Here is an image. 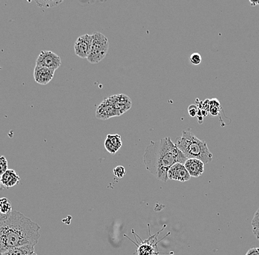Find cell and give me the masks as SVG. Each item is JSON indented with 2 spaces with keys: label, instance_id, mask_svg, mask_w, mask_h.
Segmentation results:
<instances>
[{
  "label": "cell",
  "instance_id": "cell-7",
  "mask_svg": "<svg viewBox=\"0 0 259 255\" xmlns=\"http://www.w3.org/2000/svg\"><path fill=\"white\" fill-rule=\"evenodd\" d=\"M169 180H176L181 183H185L191 179L185 166L183 163H175L169 169L167 173Z\"/></svg>",
  "mask_w": 259,
  "mask_h": 255
},
{
  "label": "cell",
  "instance_id": "cell-25",
  "mask_svg": "<svg viewBox=\"0 0 259 255\" xmlns=\"http://www.w3.org/2000/svg\"><path fill=\"white\" fill-rule=\"evenodd\" d=\"M250 3L251 4L252 6L255 7L256 5H259V1H250Z\"/></svg>",
  "mask_w": 259,
  "mask_h": 255
},
{
  "label": "cell",
  "instance_id": "cell-19",
  "mask_svg": "<svg viewBox=\"0 0 259 255\" xmlns=\"http://www.w3.org/2000/svg\"><path fill=\"white\" fill-rule=\"evenodd\" d=\"M189 61L193 65H199L202 62V57L198 52L192 53L190 55Z\"/></svg>",
  "mask_w": 259,
  "mask_h": 255
},
{
  "label": "cell",
  "instance_id": "cell-14",
  "mask_svg": "<svg viewBox=\"0 0 259 255\" xmlns=\"http://www.w3.org/2000/svg\"><path fill=\"white\" fill-rule=\"evenodd\" d=\"M0 255H38L35 252L34 246H24L13 248L5 251Z\"/></svg>",
  "mask_w": 259,
  "mask_h": 255
},
{
  "label": "cell",
  "instance_id": "cell-10",
  "mask_svg": "<svg viewBox=\"0 0 259 255\" xmlns=\"http://www.w3.org/2000/svg\"><path fill=\"white\" fill-rule=\"evenodd\" d=\"M55 72H56V70L36 66L34 68V79L38 84L47 85L53 80Z\"/></svg>",
  "mask_w": 259,
  "mask_h": 255
},
{
  "label": "cell",
  "instance_id": "cell-15",
  "mask_svg": "<svg viewBox=\"0 0 259 255\" xmlns=\"http://www.w3.org/2000/svg\"><path fill=\"white\" fill-rule=\"evenodd\" d=\"M11 202L7 198L0 199V221L7 220L13 213Z\"/></svg>",
  "mask_w": 259,
  "mask_h": 255
},
{
  "label": "cell",
  "instance_id": "cell-3",
  "mask_svg": "<svg viewBox=\"0 0 259 255\" xmlns=\"http://www.w3.org/2000/svg\"><path fill=\"white\" fill-rule=\"evenodd\" d=\"M175 144L188 159H198L204 162V164L212 162L213 154L210 152L207 143L200 140L190 130L183 131L182 136L176 138Z\"/></svg>",
  "mask_w": 259,
  "mask_h": 255
},
{
  "label": "cell",
  "instance_id": "cell-6",
  "mask_svg": "<svg viewBox=\"0 0 259 255\" xmlns=\"http://www.w3.org/2000/svg\"><path fill=\"white\" fill-rule=\"evenodd\" d=\"M92 35H81L77 38L74 43V52L80 58L87 59L92 49Z\"/></svg>",
  "mask_w": 259,
  "mask_h": 255
},
{
  "label": "cell",
  "instance_id": "cell-16",
  "mask_svg": "<svg viewBox=\"0 0 259 255\" xmlns=\"http://www.w3.org/2000/svg\"><path fill=\"white\" fill-rule=\"evenodd\" d=\"M209 107V113H211V115H218L220 110H221V106H220V103L218 100L217 99L210 100Z\"/></svg>",
  "mask_w": 259,
  "mask_h": 255
},
{
  "label": "cell",
  "instance_id": "cell-9",
  "mask_svg": "<svg viewBox=\"0 0 259 255\" xmlns=\"http://www.w3.org/2000/svg\"><path fill=\"white\" fill-rule=\"evenodd\" d=\"M113 102V107L116 110L117 117L122 115L124 113L129 110L132 105V102L129 97L125 94H118L110 97Z\"/></svg>",
  "mask_w": 259,
  "mask_h": 255
},
{
  "label": "cell",
  "instance_id": "cell-12",
  "mask_svg": "<svg viewBox=\"0 0 259 255\" xmlns=\"http://www.w3.org/2000/svg\"><path fill=\"white\" fill-rule=\"evenodd\" d=\"M105 148L109 153L115 154L122 147V138L118 134L108 135L104 143Z\"/></svg>",
  "mask_w": 259,
  "mask_h": 255
},
{
  "label": "cell",
  "instance_id": "cell-26",
  "mask_svg": "<svg viewBox=\"0 0 259 255\" xmlns=\"http://www.w3.org/2000/svg\"><path fill=\"white\" fill-rule=\"evenodd\" d=\"M2 187V183H1V177H0V187Z\"/></svg>",
  "mask_w": 259,
  "mask_h": 255
},
{
  "label": "cell",
  "instance_id": "cell-20",
  "mask_svg": "<svg viewBox=\"0 0 259 255\" xmlns=\"http://www.w3.org/2000/svg\"><path fill=\"white\" fill-rule=\"evenodd\" d=\"M126 173V170H125V167L122 166H116L113 169V174L115 177H117L119 179L123 178L124 176L125 175Z\"/></svg>",
  "mask_w": 259,
  "mask_h": 255
},
{
  "label": "cell",
  "instance_id": "cell-8",
  "mask_svg": "<svg viewBox=\"0 0 259 255\" xmlns=\"http://www.w3.org/2000/svg\"><path fill=\"white\" fill-rule=\"evenodd\" d=\"M96 118L106 120L113 117H117L116 110L113 107V102L110 97L103 100L101 104L97 107L96 112Z\"/></svg>",
  "mask_w": 259,
  "mask_h": 255
},
{
  "label": "cell",
  "instance_id": "cell-22",
  "mask_svg": "<svg viewBox=\"0 0 259 255\" xmlns=\"http://www.w3.org/2000/svg\"><path fill=\"white\" fill-rule=\"evenodd\" d=\"M252 226L253 227L259 226V209H258L257 211L255 213L254 217L252 220Z\"/></svg>",
  "mask_w": 259,
  "mask_h": 255
},
{
  "label": "cell",
  "instance_id": "cell-18",
  "mask_svg": "<svg viewBox=\"0 0 259 255\" xmlns=\"http://www.w3.org/2000/svg\"><path fill=\"white\" fill-rule=\"evenodd\" d=\"M8 163L5 156H0V177L5 174L8 170Z\"/></svg>",
  "mask_w": 259,
  "mask_h": 255
},
{
  "label": "cell",
  "instance_id": "cell-5",
  "mask_svg": "<svg viewBox=\"0 0 259 255\" xmlns=\"http://www.w3.org/2000/svg\"><path fill=\"white\" fill-rule=\"evenodd\" d=\"M60 57L51 51H41L37 60V65L57 70L61 65Z\"/></svg>",
  "mask_w": 259,
  "mask_h": 255
},
{
  "label": "cell",
  "instance_id": "cell-2",
  "mask_svg": "<svg viewBox=\"0 0 259 255\" xmlns=\"http://www.w3.org/2000/svg\"><path fill=\"white\" fill-rule=\"evenodd\" d=\"M188 160L172 142L170 137L150 141L144 153V163L148 171L158 180L166 183L168 171L175 163H184Z\"/></svg>",
  "mask_w": 259,
  "mask_h": 255
},
{
  "label": "cell",
  "instance_id": "cell-11",
  "mask_svg": "<svg viewBox=\"0 0 259 255\" xmlns=\"http://www.w3.org/2000/svg\"><path fill=\"white\" fill-rule=\"evenodd\" d=\"M184 166L191 177H201L204 174L205 169L204 162L195 158L188 159L184 163Z\"/></svg>",
  "mask_w": 259,
  "mask_h": 255
},
{
  "label": "cell",
  "instance_id": "cell-23",
  "mask_svg": "<svg viewBox=\"0 0 259 255\" xmlns=\"http://www.w3.org/2000/svg\"><path fill=\"white\" fill-rule=\"evenodd\" d=\"M245 255H259V248H251L247 251Z\"/></svg>",
  "mask_w": 259,
  "mask_h": 255
},
{
  "label": "cell",
  "instance_id": "cell-17",
  "mask_svg": "<svg viewBox=\"0 0 259 255\" xmlns=\"http://www.w3.org/2000/svg\"><path fill=\"white\" fill-rule=\"evenodd\" d=\"M138 253H139V255H152L153 253V249L150 245L144 243L140 246H139Z\"/></svg>",
  "mask_w": 259,
  "mask_h": 255
},
{
  "label": "cell",
  "instance_id": "cell-13",
  "mask_svg": "<svg viewBox=\"0 0 259 255\" xmlns=\"http://www.w3.org/2000/svg\"><path fill=\"white\" fill-rule=\"evenodd\" d=\"M21 178L19 175L17 174V171L13 169H8L5 174H2L1 177V183L5 187H14L19 183Z\"/></svg>",
  "mask_w": 259,
  "mask_h": 255
},
{
  "label": "cell",
  "instance_id": "cell-21",
  "mask_svg": "<svg viewBox=\"0 0 259 255\" xmlns=\"http://www.w3.org/2000/svg\"><path fill=\"white\" fill-rule=\"evenodd\" d=\"M198 110H199V108L196 104H191V105L188 106V113L190 117H192V118L198 116Z\"/></svg>",
  "mask_w": 259,
  "mask_h": 255
},
{
  "label": "cell",
  "instance_id": "cell-1",
  "mask_svg": "<svg viewBox=\"0 0 259 255\" xmlns=\"http://www.w3.org/2000/svg\"><path fill=\"white\" fill-rule=\"evenodd\" d=\"M39 225L14 210L7 220L0 221V254L13 248L35 247L40 238Z\"/></svg>",
  "mask_w": 259,
  "mask_h": 255
},
{
  "label": "cell",
  "instance_id": "cell-4",
  "mask_svg": "<svg viewBox=\"0 0 259 255\" xmlns=\"http://www.w3.org/2000/svg\"><path fill=\"white\" fill-rule=\"evenodd\" d=\"M109 41L107 37L101 33H95L92 35V49L87 58L91 64H98L103 61L109 50Z\"/></svg>",
  "mask_w": 259,
  "mask_h": 255
},
{
  "label": "cell",
  "instance_id": "cell-27",
  "mask_svg": "<svg viewBox=\"0 0 259 255\" xmlns=\"http://www.w3.org/2000/svg\"><path fill=\"white\" fill-rule=\"evenodd\" d=\"M2 69V67H0V70Z\"/></svg>",
  "mask_w": 259,
  "mask_h": 255
},
{
  "label": "cell",
  "instance_id": "cell-24",
  "mask_svg": "<svg viewBox=\"0 0 259 255\" xmlns=\"http://www.w3.org/2000/svg\"><path fill=\"white\" fill-rule=\"evenodd\" d=\"M253 233L254 234L255 237L256 239L259 240V226L256 227H253Z\"/></svg>",
  "mask_w": 259,
  "mask_h": 255
}]
</instances>
